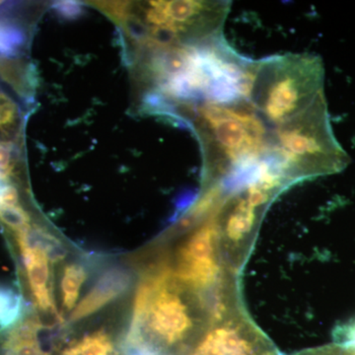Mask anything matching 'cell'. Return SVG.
I'll use <instances>...</instances> for the list:
<instances>
[{"instance_id":"6da1fadb","label":"cell","mask_w":355,"mask_h":355,"mask_svg":"<svg viewBox=\"0 0 355 355\" xmlns=\"http://www.w3.org/2000/svg\"><path fill=\"white\" fill-rule=\"evenodd\" d=\"M241 292L214 294L196 291L173 275L168 263L147 273L133 308L130 338L159 355H184L210 324L242 302Z\"/></svg>"},{"instance_id":"7a4b0ae2","label":"cell","mask_w":355,"mask_h":355,"mask_svg":"<svg viewBox=\"0 0 355 355\" xmlns=\"http://www.w3.org/2000/svg\"><path fill=\"white\" fill-rule=\"evenodd\" d=\"M198 114L207 147V189L239 176L270 154L272 133L247 100L207 102Z\"/></svg>"},{"instance_id":"3957f363","label":"cell","mask_w":355,"mask_h":355,"mask_svg":"<svg viewBox=\"0 0 355 355\" xmlns=\"http://www.w3.org/2000/svg\"><path fill=\"white\" fill-rule=\"evenodd\" d=\"M323 62L310 53H287L252 62L247 101L270 123L279 125L297 116L324 92Z\"/></svg>"},{"instance_id":"277c9868","label":"cell","mask_w":355,"mask_h":355,"mask_svg":"<svg viewBox=\"0 0 355 355\" xmlns=\"http://www.w3.org/2000/svg\"><path fill=\"white\" fill-rule=\"evenodd\" d=\"M270 156L292 184L343 171L349 157L331 128L324 93L272 132Z\"/></svg>"},{"instance_id":"5b68a950","label":"cell","mask_w":355,"mask_h":355,"mask_svg":"<svg viewBox=\"0 0 355 355\" xmlns=\"http://www.w3.org/2000/svg\"><path fill=\"white\" fill-rule=\"evenodd\" d=\"M226 1H151L146 11L156 41L170 44L191 33L202 42L220 38L229 13Z\"/></svg>"},{"instance_id":"8992f818","label":"cell","mask_w":355,"mask_h":355,"mask_svg":"<svg viewBox=\"0 0 355 355\" xmlns=\"http://www.w3.org/2000/svg\"><path fill=\"white\" fill-rule=\"evenodd\" d=\"M184 355H284L250 317L244 302L224 311Z\"/></svg>"},{"instance_id":"52a82bcc","label":"cell","mask_w":355,"mask_h":355,"mask_svg":"<svg viewBox=\"0 0 355 355\" xmlns=\"http://www.w3.org/2000/svg\"><path fill=\"white\" fill-rule=\"evenodd\" d=\"M16 234L33 296L42 310L53 309L50 286L51 272L49 265L51 259L41 247L28 241L24 232Z\"/></svg>"},{"instance_id":"ba28073f","label":"cell","mask_w":355,"mask_h":355,"mask_svg":"<svg viewBox=\"0 0 355 355\" xmlns=\"http://www.w3.org/2000/svg\"><path fill=\"white\" fill-rule=\"evenodd\" d=\"M130 284L132 277L123 268H114L107 270L77 305L72 313V321H80L95 314L105 306L123 296L130 288Z\"/></svg>"},{"instance_id":"9c48e42d","label":"cell","mask_w":355,"mask_h":355,"mask_svg":"<svg viewBox=\"0 0 355 355\" xmlns=\"http://www.w3.org/2000/svg\"><path fill=\"white\" fill-rule=\"evenodd\" d=\"M39 326L32 320L7 336L2 355H46L39 340Z\"/></svg>"},{"instance_id":"30bf717a","label":"cell","mask_w":355,"mask_h":355,"mask_svg":"<svg viewBox=\"0 0 355 355\" xmlns=\"http://www.w3.org/2000/svg\"><path fill=\"white\" fill-rule=\"evenodd\" d=\"M85 268L78 263H72L64 268L62 279V303L67 310L72 309L78 299L86 279Z\"/></svg>"},{"instance_id":"8fae6325","label":"cell","mask_w":355,"mask_h":355,"mask_svg":"<svg viewBox=\"0 0 355 355\" xmlns=\"http://www.w3.org/2000/svg\"><path fill=\"white\" fill-rule=\"evenodd\" d=\"M22 312L20 294L9 287L0 286V328H8L19 321Z\"/></svg>"},{"instance_id":"7c38bea8","label":"cell","mask_w":355,"mask_h":355,"mask_svg":"<svg viewBox=\"0 0 355 355\" xmlns=\"http://www.w3.org/2000/svg\"><path fill=\"white\" fill-rule=\"evenodd\" d=\"M111 340L103 333H95L65 349L62 355H110Z\"/></svg>"},{"instance_id":"4fadbf2b","label":"cell","mask_w":355,"mask_h":355,"mask_svg":"<svg viewBox=\"0 0 355 355\" xmlns=\"http://www.w3.org/2000/svg\"><path fill=\"white\" fill-rule=\"evenodd\" d=\"M22 29L6 20H0V58L12 57L24 44Z\"/></svg>"},{"instance_id":"5bb4252c","label":"cell","mask_w":355,"mask_h":355,"mask_svg":"<svg viewBox=\"0 0 355 355\" xmlns=\"http://www.w3.org/2000/svg\"><path fill=\"white\" fill-rule=\"evenodd\" d=\"M26 73L22 64L16 60L8 58H0V76L10 84L17 92H25Z\"/></svg>"},{"instance_id":"9a60e30c","label":"cell","mask_w":355,"mask_h":355,"mask_svg":"<svg viewBox=\"0 0 355 355\" xmlns=\"http://www.w3.org/2000/svg\"><path fill=\"white\" fill-rule=\"evenodd\" d=\"M0 220L7 226L14 229L16 233L29 229V217L25 214L24 210L21 209L18 205L8 207L1 205L0 207Z\"/></svg>"},{"instance_id":"2e32d148","label":"cell","mask_w":355,"mask_h":355,"mask_svg":"<svg viewBox=\"0 0 355 355\" xmlns=\"http://www.w3.org/2000/svg\"><path fill=\"white\" fill-rule=\"evenodd\" d=\"M292 355H355L354 343H336L303 349Z\"/></svg>"},{"instance_id":"e0dca14e","label":"cell","mask_w":355,"mask_h":355,"mask_svg":"<svg viewBox=\"0 0 355 355\" xmlns=\"http://www.w3.org/2000/svg\"><path fill=\"white\" fill-rule=\"evenodd\" d=\"M15 116V104L3 93H0V128L12 123Z\"/></svg>"},{"instance_id":"ac0fdd59","label":"cell","mask_w":355,"mask_h":355,"mask_svg":"<svg viewBox=\"0 0 355 355\" xmlns=\"http://www.w3.org/2000/svg\"><path fill=\"white\" fill-rule=\"evenodd\" d=\"M11 173V154L3 144H0V175L7 178Z\"/></svg>"},{"instance_id":"d6986e66","label":"cell","mask_w":355,"mask_h":355,"mask_svg":"<svg viewBox=\"0 0 355 355\" xmlns=\"http://www.w3.org/2000/svg\"><path fill=\"white\" fill-rule=\"evenodd\" d=\"M55 7L60 12L62 13V15L69 16V17L79 12V6H77L76 2H62Z\"/></svg>"},{"instance_id":"ffe728a7","label":"cell","mask_w":355,"mask_h":355,"mask_svg":"<svg viewBox=\"0 0 355 355\" xmlns=\"http://www.w3.org/2000/svg\"><path fill=\"white\" fill-rule=\"evenodd\" d=\"M128 355H159L153 352V349L146 347V345H140V343H135L128 350Z\"/></svg>"},{"instance_id":"44dd1931","label":"cell","mask_w":355,"mask_h":355,"mask_svg":"<svg viewBox=\"0 0 355 355\" xmlns=\"http://www.w3.org/2000/svg\"><path fill=\"white\" fill-rule=\"evenodd\" d=\"M1 3H2V2H1V1H0V4H1Z\"/></svg>"}]
</instances>
